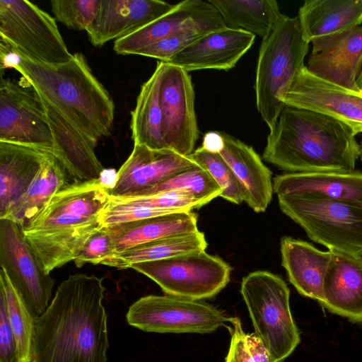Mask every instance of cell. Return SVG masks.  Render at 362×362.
<instances>
[{
    "label": "cell",
    "mask_w": 362,
    "mask_h": 362,
    "mask_svg": "<svg viewBox=\"0 0 362 362\" xmlns=\"http://www.w3.org/2000/svg\"><path fill=\"white\" fill-rule=\"evenodd\" d=\"M227 28L262 39L273 30L282 13L275 0H209Z\"/></svg>",
    "instance_id": "30"
},
{
    "label": "cell",
    "mask_w": 362,
    "mask_h": 362,
    "mask_svg": "<svg viewBox=\"0 0 362 362\" xmlns=\"http://www.w3.org/2000/svg\"><path fill=\"white\" fill-rule=\"evenodd\" d=\"M355 136L329 116L286 105L267 136L263 159L288 173L352 171L361 153Z\"/></svg>",
    "instance_id": "3"
},
{
    "label": "cell",
    "mask_w": 362,
    "mask_h": 362,
    "mask_svg": "<svg viewBox=\"0 0 362 362\" xmlns=\"http://www.w3.org/2000/svg\"><path fill=\"white\" fill-rule=\"evenodd\" d=\"M229 327L230 343L225 362H253L249 355L245 343V334L240 320L232 317Z\"/></svg>",
    "instance_id": "40"
},
{
    "label": "cell",
    "mask_w": 362,
    "mask_h": 362,
    "mask_svg": "<svg viewBox=\"0 0 362 362\" xmlns=\"http://www.w3.org/2000/svg\"><path fill=\"white\" fill-rule=\"evenodd\" d=\"M207 245L204 233L197 230L170 235L136 245L109 256L101 261L100 264L124 269L139 262L205 251Z\"/></svg>",
    "instance_id": "28"
},
{
    "label": "cell",
    "mask_w": 362,
    "mask_h": 362,
    "mask_svg": "<svg viewBox=\"0 0 362 362\" xmlns=\"http://www.w3.org/2000/svg\"><path fill=\"white\" fill-rule=\"evenodd\" d=\"M240 293L255 329L269 350L274 362H284L300 341L293 318L290 291L281 277L267 271L245 276Z\"/></svg>",
    "instance_id": "7"
},
{
    "label": "cell",
    "mask_w": 362,
    "mask_h": 362,
    "mask_svg": "<svg viewBox=\"0 0 362 362\" xmlns=\"http://www.w3.org/2000/svg\"><path fill=\"white\" fill-rule=\"evenodd\" d=\"M309 43L303 37L297 17L282 14L270 34L262 39L256 67L257 109L271 130L286 106L283 98L305 66Z\"/></svg>",
    "instance_id": "5"
},
{
    "label": "cell",
    "mask_w": 362,
    "mask_h": 362,
    "mask_svg": "<svg viewBox=\"0 0 362 362\" xmlns=\"http://www.w3.org/2000/svg\"><path fill=\"white\" fill-rule=\"evenodd\" d=\"M308 69L315 76L360 92L357 78L362 67V26L325 35L311 42Z\"/></svg>",
    "instance_id": "15"
},
{
    "label": "cell",
    "mask_w": 362,
    "mask_h": 362,
    "mask_svg": "<svg viewBox=\"0 0 362 362\" xmlns=\"http://www.w3.org/2000/svg\"><path fill=\"white\" fill-rule=\"evenodd\" d=\"M0 362H19L16 338L9 320L5 291L0 285Z\"/></svg>",
    "instance_id": "39"
},
{
    "label": "cell",
    "mask_w": 362,
    "mask_h": 362,
    "mask_svg": "<svg viewBox=\"0 0 362 362\" xmlns=\"http://www.w3.org/2000/svg\"><path fill=\"white\" fill-rule=\"evenodd\" d=\"M192 26H211L218 30L226 27L218 11L209 1L186 0L177 4L173 10L157 20L116 40L113 49L118 54H137L144 47Z\"/></svg>",
    "instance_id": "17"
},
{
    "label": "cell",
    "mask_w": 362,
    "mask_h": 362,
    "mask_svg": "<svg viewBox=\"0 0 362 362\" xmlns=\"http://www.w3.org/2000/svg\"><path fill=\"white\" fill-rule=\"evenodd\" d=\"M245 343L253 362H274L269 350L255 333H245Z\"/></svg>",
    "instance_id": "41"
},
{
    "label": "cell",
    "mask_w": 362,
    "mask_h": 362,
    "mask_svg": "<svg viewBox=\"0 0 362 362\" xmlns=\"http://www.w3.org/2000/svg\"><path fill=\"white\" fill-rule=\"evenodd\" d=\"M117 178V172L114 169H104L99 177L101 183L110 190L115 186Z\"/></svg>",
    "instance_id": "43"
},
{
    "label": "cell",
    "mask_w": 362,
    "mask_h": 362,
    "mask_svg": "<svg viewBox=\"0 0 362 362\" xmlns=\"http://www.w3.org/2000/svg\"><path fill=\"white\" fill-rule=\"evenodd\" d=\"M197 163L190 158L170 149L155 150L134 144L129 158L117 171L112 197L139 196L169 177Z\"/></svg>",
    "instance_id": "16"
},
{
    "label": "cell",
    "mask_w": 362,
    "mask_h": 362,
    "mask_svg": "<svg viewBox=\"0 0 362 362\" xmlns=\"http://www.w3.org/2000/svg\"><path fill=\"white\" fill-rule=\"evenodd\" d=\"M255 35L224 28L212 31L165 63L182 68L187 72L203 69L228 71L254 43Z\"/></svg>",
    "instance_id": "19"
},
{
    "label": "cell",
    "mask_w": 362,
    "mask_h": 362,
    "mask_svg": "<svg viewBox=\"0 0 362 362\" xmlns=\"http://www.w3.org/2000/svg\"><path fill=\"white\" fill-rule=\"evenodd\" d=\"M100 0H52V13L66 26L87 30L97 13Z\"/></svg>",
    "instance_id": "36"
},
{
    "label": "cell",
    "mask_w": 362,
    "mask_h": 362,
    "mask_svg": "<svg viewBox=\"0 0 362 362\" xmlns=\"http://www.w3.org/2000/svg\"><path fill=\"white\" fill-rule=\"evenodd\" d=\"M66 173L57 157L49 153L39 173L4 218L12 219L25 227L67 183Z\"/></svg>",
    "instance_id": "31"
},
{
    "label": "cell",
    "mask_w": 362,
    "mask_h": 362,
    "mask_svg": "<svg viewBox=\"0 0 362 362\" xmlns=\"http://www.w3.org/2000/svg\"><path fill=\"white\" fill-rule=\"evenodd\" d=\"M103 278L76 274L58 286L37 317L31 362H107V315Z\"/></svg>",
    "instance_id": "1"
},
{
    "label": "cell",
    "mask_w": 362,
    "mask_h": 362,
    "mask_svg": "<svg viewBox=\"0 0 362 362\" xmlns=\"http://www.w3.org/2000/svg\"><path fill=\"white\" fill-rule=\"evenodd\" d=\"M281 264L289 281L302 296L325 301L324 281L329 267L332 252L322 251L310 243L289 236L280 241Z\"/></svg>",
    "instance_id": "22"
},
{
    "label": "cell",
    "mask_w": 362,
    "mask_h": 362,
    "mask_svg": "<svg viewBox=\"0 0 362 362\" xmlns=\"http://www.w3.org/2000/svg\"><path fill=\"white\" fill-rule=\"evenodd\" d=\"M110 199L123 204L141 205L176 211H192L204 206L192 194L181 191H165L129 197H112L110 196Z\"/></svg>",
    "instance_id": "37"
},
{
    "label": "cell",
    "mask_w": 362,
    "mask_h": 362,
    "mask_svg": "<svg viewBox=\"0 0 362 362\" xmlns=\"http://www.w3.org/2000/svg\"><path fill=\"white\" fill-rule=\"evenodd\" d=\"M23 228L12 219L0 218V265L30 310L39 317L49 305L54 281L25 239Z\"/></svg>",
    "instance_id": "12"
},
{
    "label": "cell",
    "mask_w": 362,
    "mask_h": 362,
    "mask_svg": "<svg viewBox=\"0 0 362 362\" xmlns=\"http://www.w3.org/2000/svg\"><path fill=\"white\" fill-rule=\"evenodd\" d=\"M281 211L332 252L362 256V204L314 193L278 196Z\"/></svg>",
    "instance_id": "6"
},
{
    "label": "cell",
    "mask_w": 362,
    "mask_h": 362,
    "mask_svg": "<svg viewBox=\"0 0 362 362\" xmlns=\"http://www.w3.org/2000/svg\"><path fill=\"white\" fill-rule=\"evenodd\" d=\"M42 100L53 137L52 154L74 181L99 179L104 168L95 154V147L57 109Z\"/></svg>",
    "instance_id": "20"
},
{
    "label": "cell",
    "mask_w": 362,
    "mask_h": 362,
    "mask_svg": "<svg viewBox=\"0 0 362 362\" xmlns=\"http://www.w3.org/2000/svg\"><path fill=\"white\" fill-rule=\"evenodd\" d=\"M160 0H100L86 32L90 42L101 47L125 37L170 12L176 7Z\"/></svg>",
    "instance_id": "18"
},
{
    "label": "cell",
    "mask_w": 362,
    "mask_h": 362,
    "mask_svg": "<svg viewBox=\"0 0 362 362\" xmlns=\"http://www.w3.org/2000/svg\"><path fill=\"white\" fill-rule=\"evenodd\" d=\"M360 145H361V159L362 160V140H361V142Z\"/></svg>",
    "instance_id": "45"
},
{
    "label": "cell",
    "mask_w": 362,
    "mask_h": 362,
    "mask_svg": "<svg viewBox=\"0 0 362 362\" xmlns=\"http://www.w3.org/2000/svg\"><path fill=\"white\" fill-rule=\"evenodd\" d=\"M1 72L14 69L96 147L110 135L115 117L113 100L93 74L85 57L75 53L67 63L51 67L1 47Z\"/></svg>",
    "instance_id": "2"
},
{
    "label": "cell",
    "mask_w": 362,
    "mask_h": 362,
    "mask_svg": "<svg viewBox=\"0 0 362 362\" xmlns=\"http://www.w3.org/2000/svg\"><path fill=\"white\" fill-rule=\"evenodd\" d=\"M165 191H181L192 194L203 205L221 197L222 190L210 174L199 165L180 172L142 194L148 195Z\"/></svg>",
    "instance_id": "33"
},
{
    "label": "cell",
    "mask_w": 362,
    "mask_h": 362,
    "mask_svg": "<svg viewBox=\"0 0 362 362\" xmlns=\"http://www.w3.org/2000/svg\"><path fill=\"white\" fill-rule=\"evenodd\" d=\"M323 291V308L362 324V256L332 252Z\"/></svg>",
    "instance_id": "21"
},
{
    "label": "cell",
    "mask_w": 362,
    "mask_h": 362,
    "mask_svg": "<svg viewBox=\"0 0 362 362\" xmlns=\"http://www.w3.org/2000/svg\"><path fill=\"white\" fill-rule=\"evenodd\" d=\"M197 218L192 211H182L103 228L111 235L117 253L158 238L197 231Z\"/></svg>",
    "instance_id": "27"
},
{
    "label": "cell",
    "mask_w": 362,
    "mask_h": 362,
    "mask_svg": "<svg viewBox=\"0 0 362 362\" xmlns=\"http://www.w3.org/2000/svg\"><path fill=\"white\" fill-rule=\"evenodd\" d=\"M160 62L163 139L168 149L189 156L199 137L191 76L180 67Z\"/></svg>",
    "instance_id": "13"
},
{
    "label": "cell",
    "mask_w": 362,
    "mask_h": 362,
    "mask_svg": "<svg viewBox=\"0 0 362 362\" xmlns=\"http://www.w3.org/2000/svg\"><path fill=\"white\" fill-rule=\"evenodd\" d=\"M0 41L18 55L51 67L73 57L55 20L25 0H0Z\"/></svg>",
    "instance_id": "8"
},
{
    "label": "cell",
    "mask_w": 362,
    "mask_h": 362,
    "mask_svg": "<svg viewBox=\"0 0 362 362\" xmlns=\"http://www.w3.org/2000/svg\"><path fill=\"white\" fill-rule=\"evenodd\" d=\"M357 85L359 88V89L362 91V69L357 78Z\"/></svg>",
    "instance_id": "44"
},
{
    "label": "cell",
    "mask_w": 362,
    "mask_h": 362,
    "mask_svg": "<svg viewBox=\"0 0 362 362\" xmlns=\"http://www.w3.org/2000/svg\"><path fill=\"white\" fill-rule=\"evenodd\" d=\"M170 296L202 300L216 296L230 281L231 267L205 251L131 266Z\"/></svg>",
    "instance_id": "9"
},
{
    "label": "cell",
    "mask_w": 362,
    "mask_h": 362,
    "mask_svg": "<svg viewBox=\"0 0 362 362\" xmlns=\"http://www.w3.org/2000/svg\"><path fill=\"white\" fill-rule=\"evenodd\" d=\"M283 103L336 119L349 127L355 135L362 133V91L318 78L306 66L295 76Z\"/></svg>",
    "instance_id": "14"
},
{
    "label": "cell",
    "mask_w": 362,
    "mask_h": 362,
    "mask_svg": "<svg viewBox=\"0 0 362 362\" xmlns=\"http://www.w3.org/2000/svg\"><path fill=\"white\" fill-rule=\"evenodd\" d=\"M223 29V28H222ZM211 26H192L157 41L139 50L137 55L165 62L179 53L205 35L217 30Z\"/></svg>",
    "instance_id": "35"
},
{
    "label": "cell",
    "mask_w": 362,
    "mask_h": 362,
    "mask_svg": "<svg viewBox=\"0 0 362 362\" xmlns=\"http://www.w3.org/2000/svg\"><path fill=\"white\" fill-rule=\"evenodd\" d=\"M127 323L156 333H211L232 317L203 302L170 295H148L130 305Z\"/></svg>",
    "instance_id": "10"
},
{
    "label": "cell",
    "mask_w": 362,
    "mask_h": 362,
    "mask_svg": "<svg viewBox=\"0 0 362 362\" xmlns=\"http://www.w3.org/2000/svg\"><path fill=\"white\" fill-rule=\"evenodd\" d=\"M224 146L219 153L243 187L245 202L255 212H264L274 193L271 170L252 147L221 132Z\"/></svg>",
    "instance_id": "23"
},
{
    "label": "cell",
    "mask_w": 362,
    "mask_h": 362,
    "mask_svg": "<svg viewBox=\"0 0 362 362\" xmlns=\"http://www.w3.org/2000/svg\"><path fill=\"white\" fill-rule=\"evenodd\" d=\"M49 153L26 146L0 141V218L6 216L26 192Z\"/></svg>",
    "instance_id": "25"
},
{
    "label": "cell",
    "mask_w": 362,
    "mask_h": 362,
    "mask_svg": "<svg viewBox=\"0 0 362 362\" xmlns=\"http://www.w3.org/2000/svg\"><path fill=\"white\" fill-rule=\"evenodd\" d=\"M189 156L205 169L218 185L222 190V198L236 204L245 202V194L243 187L219 153H212L200 146Z\"/></svg>",
    "instance_id": "34"
},
{
    "label": "cell",
    "mask_w": 362,
    "mask_h": 362,
    "mask_svg": "<svg viewBox=\"0 0 362 362\" xmlns=\"http://www.w3.org/2000/svg\"><path fill=\"white\" fill-rule=\"evenodd\" d=\"M273 189L277 196L314 193L362 204V172L354 170L286 173L274 178Z\"/></svg>",
    "instance_id": "24"
},
{
    "label": "cell",
    "mask_w": 362,
    "mask_h": 362,
    "mask_svg": "<svg viewBox=\"0 0 362 362\" xmlns=\"http://www.w3.org/2000/svg\"><path fill=\"white\" fill-rule=\"evenodd\" d=\"M161 71V62L159 61L151 76L141 87L131 119L134 144L155 150L168 149L161 132L162 115L159 101Z\"/></svg>",
    "instance_id": "29"
},
{
    "label": "cell",
    "mask_w": 362,
    "mask_h": 362,
    "mask_svg": "<svg viewBox=\"0 0 362 362\" xmlns=\"http://www.w3.org/2000/svg\"><path fill=\"white\" fill-rule=\"evenodd\" d=\"M110 190L100 179L66 183L24 227L25 238L47 273L74 261L101 229L99 217Z\"/></svg>",
    "instance_id": "4"
},
{
    "label": "cell",
    "mask_w": 362,
    "mask_h": 362,
    "mask_svg": "<svg viewBox=\"0 0 362 362\" xmlns=\"http://www.w3.org/2000/svg\"><path fill=\"white\" fill-rule=\"evenodd\" d=\"M224 146V141L221 132H209L205 134L202 147L212 153H220Z\"/></svg>",
    "instance_id": "42"
},
{
    "label": "cell",
    "mask_w": 362,
    "mask_h": 362,
    "mask_svg": "<svg viewBox=\"0 0 362 362\" xmlns=\"http://www.w3.org/2000/svg\"><path fill=\"white\" fill-rule=\"evenodd\" d=\"M114 253L112 237L105 228H102L87 241L74 260V263L77 267H81L86 263L100 264L101 261Z\"/></svg>",
    "instance_id": "38"
},
{
    "label": "cell",
    "mask_w": 362,
    "mask_h": 362,
    "mask_svg": "<svg viewBox=\"0 0 362 362\" xmlns=\"http://www.w3.org/2000/svg\"><path fill=\"white\" fill-rule=\"evenodd\" d=\"M303 39L313 40L362 23V0H308L298 10Z\"/></svg>",
    "instance_id": "26"
},
{
    "label": "cell",
    "mask_w": 362,
    "mask_h": 362,
    "mask_svg": "<svg viewBox=\"0 0 362 362\" xmlns=\"http://www.w3.org/2000/svg\"><path fill=\"white\" fill-rule=\"evenodd\" d=\"M0 285L5 291L9 320L16 341L18 361L31 362L32 342L37 316L30 310L1 269Z\"/></svg>",
    "instance_id": "32"
},
{
    "label": "cell",
    "mask_w": 362,
    "mask_h": 362,
    "mask_svg": "<svg viewBox=\"0 0 362 362\" xmlns=\"http://www.w3.org/2000/svg\"><path fill=\"white\" fill-rule=\"evenodd\" d=\"M0 141L53 153V137L42 100L25 79L16 82L1 76Z\"/></svg>",
    "instance_id": "11"
}]
</instances>
